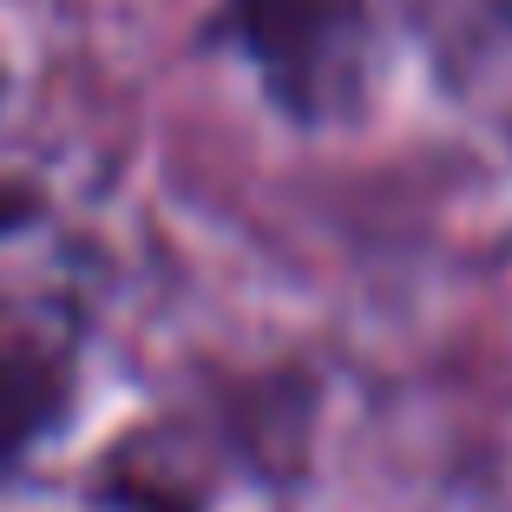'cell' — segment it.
<instances>
[{
  "label": "cell",
  "instance_id": "obj_1",
  "mask_svg": "<svg viewBox=\"0 0 512 512\" xmlns=\"http://www.w3.org/2000/svg\"><path fill=\"white\" fill-rule=\"evenodd\" d=\"M224 33L283 119L335 125L375 79L381 0H224Z\"/></svg>",
  "mask_w": 512,
  "mask_h": 512
},
{
  "label": "cell",
  "instance_id": "obj_2",
  "mask_svg": "<svg viewBox=\"0 0 512 512\" xmlns=\"http://www.w3.org/2000/svg\"><path fill=\"white\" fill-rule=\"evenodd\" d=\"M79 381H86V329L73 302L0 296V480L73 427Z\"/></svg>",
  "mask_w": 512,
  "mask_h": 512
},
{
  "label": "cell",
  "instance_id": "obj_3",
  "mask_svg": "<svg viewBox=\"0 0 512 512\" xmlns=\"http://www.w3.org/2000/svg\"><path fill=\"white\" fill-rule=\"evenodd\" d=\"M40 211H46V197L33 191V184H0V237L40 224Z\"/></svg>",
  "mask_w": 512,
  "mask_h": 512
}]
</instances>
